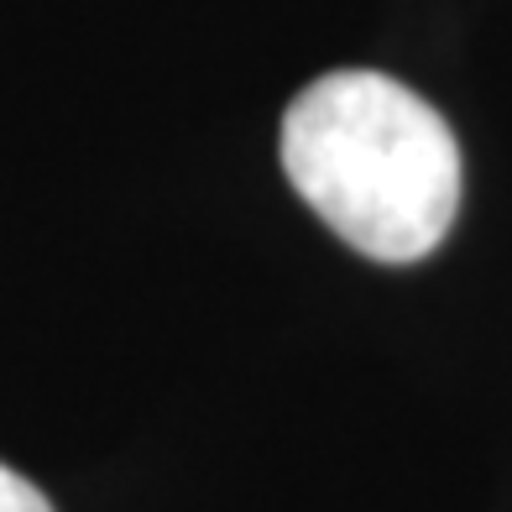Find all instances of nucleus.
<instances>
[{
    "label": "nucleus",
    "instance_id": "nucleus-1",
    "mask_svg": "<svg viewBox=\"0 0 512 512\" xmlns=\"http://www.w3.org/2000/svg\"><path fill=\"white\" fill-rule=\"evenodd\" d=\"M283 173L345 246L387 267L424 262L460 209L445 115L371 68L324 74L288 105Z\"/></svg>",
    "mask_w": 512,
    "mask_h": 512
},
{
    "label": "nucleus",
    "instance_id": "nucleus-2",
    "mask_svg": "<svg viewBox=\"0 0 512 512\" xmlns=\"http://www.w3.org/2000/svg\"><path fill=\"white\" fill-rule=\"evenodd\" d=\"M0 512H53V502L37 492V486L11 471V465H0Z\"/></svg>",
    "mask_w": 512,
    "mask_h": 512
}]
</instances>
